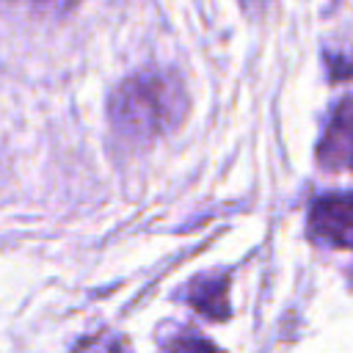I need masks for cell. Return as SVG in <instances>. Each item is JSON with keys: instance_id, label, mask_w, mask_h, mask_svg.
<instances>
[{"instance_id": "cell-1", "label": "cell", "mask_w": 353, "mask_h": 353, "mask_svg": "<svg viewBox=\"0 0 353 353\" xmlns=\"http://www.w3.org/2000/svg\"><path fill=\"white\" fill-rule=\"evenodd\" d=\"M188 108L179 74L165 69H143L124 77L108 102L113 130L130 141H154L174 132L185 121Z\"/></svg>"}, {"instance_id": "cell-2", "label": "cell", "mask_w": 353, "mask_h": 353, "mask_svg": "<svg viewBox=\"0 0 353 353\" xmlns=\"http://www.w3.org/2000/svg\"><path fill=\"white\" fill-rule=\"evenodd\" d=\"M309 237L320 245L331 248H350V196L342 193H325L317 196L309 207V221H306Z\"/></svg>"}, {"instance_id": "cell-3", "label": "cell", "mask_w": 353, "mask_h": 353, "mask_svg": "<svg viewBox=\"0 0 353 353\" xmlns=\"http://www.w3.org/2000/svg\"><path fill=\"white\" fill-rule=\"evenodd\" d=\"M317 163L328 171H345L350 163V99L342 97L317 143Z\"/></svg>"}, {"instance_id": "cell-4", "label": "cell", "mask_w": 353, "mask_h": 353, "mask_svg": "<svg viewBox=\"0 0 353 353\" xmlns=\"http://www.w3.org/2000/svg\"><path fill=\"white\" fill-rule=\"evenodd\" d=\"M188 303L210 320L229 317V276L226 273H207L196 276L185 290Z\"/></svg>"}, {"instance_id": "cell-5", "label": "cell", "mask_w": 353, "mask_h": 353, "mask_svg": "<svg viewBox=\"0 0 353 353\" xmlns=\"http://www.w3.org/2000/svg\"><path fill=\"white\" fill-rule=\"evenodd\" d=\"M74 353H132L127 347V339L116 331H99L94 336L80 339V345L74 347Z\"/></svg>"}, {"instance_id": "cell-6", "label": "cell", "mask_w": 353, "mask_h": 353, "mask_svg": "<svg viewBox=\"0 0 353 353\" xmlns=\"http://www.w3.org/2000/svg\"><path fill=\"white\" fill-rule=\"evenodd\" d=\"M171 353H218V350L201 336H182V339L174 342Z\"/></svg>"}, {"instance_id": "cell-7", "label": "cell", "mask_w": 353, "mask_h": 353, "mask_svg": "<svg viewBox=\"0 0 353 353\" xmlns=\"http://www.w3.org/2000/svg\"><path fill=\"white\" fill-rule=\"evenodd\" d=\"M41 11H50V14H66L77 0H33Z\"/></svg>"}]
</instances>
